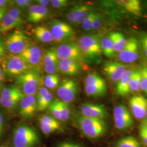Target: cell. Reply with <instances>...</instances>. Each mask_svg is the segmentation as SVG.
Listing matches in <instances>:
<instances>
[{"mask_svg": "<svg viewBox=\"0 0 147 147\" xmlns=\"http://www.w3.org/2000/svg\"><path fill=\"white\" fill-rule=\"evenodd\" d=\"M44 83L47 89H55L60 84V78L57 74H47L44 78Z\"/></svg>", "mask_w": 147, "mask_h": 147, "instance_id": "obj_33", "label": "cell"}, {"mask_svg": "<svg viewBox=\"0 0 147 147\" xmlns=\"http://www.w3.org/2000/svg\"><path fill=\"white\" fill-rule=\"evenodd\" d=\"M96 14V12H95L94 11H92L89 15L87 16V18L84 19V21L81 25L82 28L84 30L89 31V28L91 26V25H92L93 21L94 20Z\"/></svg>", "mask_w": 147, "mask_h": 147, "instance_id": "obj_37", "label": "cell"}, {"mask_svg": "<svg viewBox=\"0 0 147 147\" xmlns=\"http://www.w3.org/2000/svg\"><path fill=\"white\" fill-rule=\"evenodd\" d=\"M142 123L147 127V117L146 118H145L144 120H143Z\"/></svg>", "mask_w": 147, "mask_h": 147, "instance_id": "obj_51", "label": "cell"}, {"mask_svg": "<svg viewBox=\"0 0 147 147\" xmlns=\"http://www.w3.org/2000/svg\"><path fill=\"white\" fill-rule=\"evenodd\" d=\"M59 71L68 75H78L81 73L82 66L81 62L77 61L65 59L59 60L58 63Z\"/></svg>", "mask_w": 147, "mask_h": 147, "instance_id": "obj_22", "label": "cell"}, {"mask_svg": "<svg viewBox=\"0 0 147 147\" xmlns=\"http://www.w3.org/2000/svg\"><path fill=\"white\" fill-rule=\"evenodd\" d=\"M113 45L115 52L120 53L126 45L127 40L120 32H111L109 35Z\"/></svg>", "mask_w": 147, "mask_h": 147, "instance_id": "obj_27", "label": "cell"}, {"mask_svg": "<svg viewBox=\"0 0 147 147\" xmlns=\"http://www.w3.org/2000/svg\"><path fill=\"white\" fill-rule=\"evenodd\" d=\"M30 40L23 32L16 30L8 34L4 42L6 50L15 55L21 54L30 46Z\"/></svg>", "mask_w": 147, "mask_h": 147, "instance_id": "obj_5", "label": "cell"}, {"mask_svg": "<svg viewBox=\"0 0 147 147\" xmlns=\"http://www.w3.org/2000/svg\"><path fill=\"white\" fill-rule=\"evenodd\" d=\"M49 15V9L47 7H44L38 5H31L28 9L27 20V21L37 23L46 19Z\"/></svg>", "mask_w": 147, "mask_h": 147, "instance_id": "obj_21", "label": "cell"}, {"mask_svg": "<svg viewBox=\"0 0 147 147\" xmlns=\"http://www.w3.org/2000/svg\"><path fill=\"white\" fill-rule=\"evenodd\" d=\"M40 142V137L37 131L26 124L16 127L13 133L14 147H36Z\"/></svg>", "mask_w": 147, "mask_h": 147, "instance_id": "obj_3", "label": "cell"}, {"mask_svg": "<svg viewBox=\"0 0 147 147\" xmlns=\"http://www.w3.org/2000/svg\"><path fill=\"white\" fill-rule=\"evenodd\" d=\"M146 94H147V92H146Z\"/></svg>", "mask_w": 147, "mask_h": 147, "instance_id": "obj_53", "label": "cell"}, {"mask_svg": "<svg viewBox=\"0 0 147 147\" xmlns=\"http://www.w3.org/2000/svg\"><path fill=\"white\" fill-rule=\"evenodd\" d=\"M140 89L146 92L147 91V67H144L141 70Z\"/></svg>", "mask_w": 147, "mask_h": 147, "instance_id": "obj_39", "label": "cell"}, {"mask_svg": "<svg viewBox=\"0 0 147 147\" xmlns=\"http://www.w3.org/2000/svg\"><path fill=\"white\" fill-rule=\"evenodd\" d=\"M59 61V59L57 56L56 47L49 48L44 52L42 65L45 71L47 74L58 73Z\"/></svg>", "mask_w": 147, "mask_h": 147, "instance_id": "obj_16", "label": "cell"}, {"mask_svg": "<svg viewBox=\"0 0 147 147\" xmlns=\"http://www.w3.org/2000/svg\"><path fill=\"white\" fill-rule=\"evenodd\" d=\"M60 107L62 115V121H67L70 118L71 112L69 104L60 100Z\"/></svg>", "mask_w": 147, "mask_h": 147, "instance_id": "obj_36", "label": "cell"}, {"mask_svg": "<svg viewBox=\"0 0 147 147\" xmlns=\"http://www.w3.org/2000/svg\"><path fill=\"white\" fill-rule=\"evenodd\" d=\"M37 5H41L44 7H47L49 5L50 3V1L48 0H37L36 1Z\"/></svg>", "mask_w": 147, "mask_h": 147, "instance_id": "obj_47", "label": "cell"}, {"mask_svg": "<svg viewBox=\"0 0 147 147\" xmlns=\"http://www.w3.org/2000/svg\"><path fill=\"white\" fill-rule=\"evenodd\" d=\"M56 147H84L79 143L73 142H63L58 144Z\"/></svg>", "mask_w": 147, "mask_h": 147, "instance_id": "obj_43", "label": "cell"}, {"mask_svg": "<svg viewBox=\"0 0 147 147\" xmlns=\"http://www.w3.org/2000/svg\"><path fill=\"white\" fill-rule=\"evenodd\" d=\"M115 125L120 131H126L131 128L134 120L127 107L123 104L117 105L113 111Z\"/></svg>", "mask_w": 147, "mask_h": 147, "instance_id": "obj_7", "label": "cell"}, {"mask_svg": "<svg viewBox=\"0 0 147 147\" xmlns=\"http://www.w3.org/2000/svg\"><path fill=\"white\" fill-rule=\"evenodd\" d=\"M141 44L143 50L145 55L147 57V34L142 38Z\"/></svg>", "mask_w": 147, "mask_h": 147, "instance_id": "obj_45", "label": "cell"}, {"mask_svg": "<svg viewBox=\"0 0 147 147\" xmlns=\"http://www.w3.org/2000/svg\"><path fill=\"white\" fill-rule=\"evenodd\" d=\"M50 4L55 8H63L68 5L69 1L67 0H51Z\"/></svg>", "mask_w": 147, "mask_h": 147, "instance_id": "obj_42", "label": "cell"}, {"mask_svg": "<svg viewBox=\"0 0 147 147\" xmlns=\"http://www.w3.org/2000/svg\"><path fill=\"white\" fill-rule=\"evenodd\" d=\"M74 121L77 128L84 136L89 139H98L106 135L108 126L104 119L75 115Z\"/></svg>", "mask_w": 147, "mask_h": 147, "instance_id": "obj_1", "label": "cell"}, {"mask_svg": "<svg viewBox=\"0 0 147 147\" xmlns=\"http://www.w3.org/2000/svg\"><path fill=\"white\" fill-rule=\"evenodd\" d=\"M101 38L98 34L84 35L79 39L78 45L84 62L89 63H100L102 50Z\"/></svg>", "mask_w": 147, "mask_h": 147, "instance_id": "obj_2", "label": "cell"}, {"mask_svg": "<svg viewBox=\"0 0 147 147\" xmlns=\"http://www.w3.org/2000/svg\"><path fill=\"white\" fill-rule=\"evenodd\" d=\"M132 113L137 119L144 120L147 117V99L141 95L132 96L129 100Z\"/></svg>", "mask_w": 147, "mask_h": 147, "instance_id": "obj_15", "label": "cell"}, {"mask_svg": "<svg viewBox=\"0 0 147 147\" xmlns=\"http://www.w3.org/2000/svg\"><path fill=\"white\" fill-rule=\"evenodd\" d=\"M103 69L107 77L115 83H117L121 80L126 70L125 65L115 61L105 62Z\"/></svg>", "mask_w": 147, "mask_h": 147, "instance_id": "obj_19", "label": "cell"}, {"mask_svg": "<svg viewBox=\"0 0 147 147\" xmlns=\"http://www.w3.org/2000/svg\"><path fill=\"white\" fill-rule=\"evenodd\" d=\"M47 109L51 116L58 121H62V115L60 107V100L59 99H53Z\"/></svg>", "mask_w": 147, "mask_h": 147, "instance_id": "obj_32", "label": "cell"}, {"mask_svg": "<svg viewBox=\"0 0 147 147\" xmlns=\"http://www.w3.org/2000/svg\"><path fill=\"white\" fill-rule=\"evenodd\" d=\"M50 31L53 41L57 42L68 41L75 36V31L70 25L58 20H55L51 22Z\"/></svg>", "mask_w": 147, "mask_h": 147, "instance_id": "obj_8", "label": "cell"}, {"mask_svg": "<svg viewBox=\"0 0 147 147\" xmlns=\"http://www.w3.org/2000/svg\"><path fill=\"white\" fill-rule=\"evenodd\" d=\"M7 13L21 26L22 25L24 24V19L21 14V11L20 9L16 7H11L8 10Z\"/></svg>", "mask_w": 147, "mask_h": 147, "instance_id": "obj_34", "label": "cell"}, {"mask_svg": "<svg viewBox=\"0 0 147 147\" xmlns=\"http://www.w3.org/2000/svg\"><path fill=\"white\" fill-rule=\"evenodd\" d=\"M105 80L98 74L89 73L84 80V85H93L104 82Z\"/></svg>", "mask_w": 147, "mask_h": 147, "instance_id": "obj_35", "label": "cell"}, {"mask_svg": "<svg viewBox=\"0 0 147 147\" xmlns=\"http://www.w3.org/2000/svg\"><path fill=\"white\" fill-rule=\"evenodd\" d=\"M41 75L36 70L31 69L18 77L16 82L25 95H35L39 89Z\"/></svg>", "mask_w": 147, "mask_h": 147, "instance_id": "obj_4", "label": "cell"}, {"mask_svg": "<svg viewBox=\"0 0 147 147\" xmlns=\"http://www.w3.org/2000/svg\"><path fill=\"white\" fill-rule=\"evenodd\" d=\"M32 1L30 0H16L12 1V4L16 5V8H18L20 11H24L31 5Z\"/></svg>", "mask_w": 147, "mask_h": 147, "instance_id": "obj_38", "label": "cell"}, {"mask_svg": "<svg viewBox=\"0 0 147 147\" xmlns=\"http://www.w3.org/2000/svg\"><path fill=\"white\" fill-rule=\"evenodd\" d=\"M3 126H4L3 117L2 116V115L0 113V137L2 135V132L3 130Z\"/></svg>", "mask_w": 147, "mask_h": 147, "instance_id": "obj_49", "label": "cell"}, {"mask_svg": "<svg viewBox=\"0 0 147 147\" xmlns=\"http://www.w3.org/2000/svg\"><path fill=\"white\" fill-rule=\"evenodd\" d=\"M92 11V7L86 4L75 5L67 15L68 20L76 26L81 25L84 19Z\"/></svg>", "mask_w": 147, "mask_h": 147, "instance_id": "obj_14", "label": "cell"}, {"mask_svg": "<svg viewBox=\"0 0 147 147\" xmlns=\"http://www.w3.org/2000/svg\"><path fill=\"white\" fill-rule=\"evenodd\" d=\"M25 96L19 86L6 87L1 92L0 104L7 109H13Z\"/></svg>", "mask_w": 147, "mask_h": 147, "instance_id": "obj_6", "label": "cell"}, {"mask_svg": "<svg viewBox=\"0 0 147 147\" xmlns=\"http://www.w3.org/2000/svg\"><path fill=\"white\" fill-rule=\"evenodd\" d=\"M102 16L99 13H96V16L94 19V20L93 21L91 25V26L89 28V31L99 29L102 24Z\"/></svg>", "mask_w": 147, "mask_h": 147, "instance_id": "obj_40", "label": "cell"}, {"mask_svg": "<svg viewBox=\"0 0 147 147\" xmlns=\"http://www.w3.org/2000/svg\"><path fill=\"white\" fill-rule=\"evenodd\" d=\"M56 51L59 60L70 59L80 62H84L78 43L63 42L56 47Z\"/></svg>", "mask_w": 147, "mask_h": 147, "instance_id": "obj_9", "label": "cell"}, {"mask_svg": "<svg viewBox=\"0 0 147 147\" xmlns=\"http://www.w3.org/2000/svg\"><path fill=\"white\" fill-rule=\"evenodd\" d=\"M114 147H143L142 143L133 136L121 137L115 143Z\"/></svg>", "mask_w": 147, "mask_h": 147, "instance_id": "obj_28", "label": "cell"}, {"mask_svg": "<svg viewBox=\"0 0 147 147\" xmlns=\"http://www.w3.org/2000/svg\"><path fill=\"white\" fill-rule=\"evenodd\" d=\"M131 73L132 70L126 69L121 80L117 82L115 89L117 94L125 96L131 92L129 88V80Z\"/></svg>", "mask_w": 147, "mask_h": 147, "instance_id": "obj_23", "label": "cell"}, {"mask_svg": "<svg viewBox=\"0 0 147 147\" xmlns=\"http://www.w3.org/2000/svg\"><path fill=\"white\" fill-rule=\"evenodd\" d=\"M100 44L102 53L107 57L111 58L115 55V51L114 50L113 43L109 36L101 38Z\"/></svg>", "mask_w": 147, "mask_h": 147, "instance_id": "obj_30", "label": "cell"}, {"mask_svg": "<svg viewBox=\"0 0 147 147\" xmlns=\"http://www.w3.org/2000/svg\"><path fill=\"white\" fill-rule=\"evenodd\" d=\"M44 52L38 47L30 45L19 55L27 64L33 70H36L42 64Z\"/></svg>", "mask_w": 147, "mask_h": 147, "instance_id": "obj_12", "label": "cell"}, {"mask_svg": "<svg viewBox=\"0 0 147 147\" xmlns=\"http://www.w3.org/2000/svg\"><path fill=\"white\" fill-rule=\"evenodd\" d=\"M5 71L3 69L0 67V93H1V88H2V85L5 81Z\"/></svg>", "mask_w": 147, "mask_h": 147, "instance_id": "obj_46", "label": "cell"}, {"mask_svg": "<svg viewBox=\"0 0 147 147\" xmlns=\"http://www.w3.org/2000/svg\"><path fill=\"white\" fill-rule=\"evenodd\" d=\"M79 88L77 83L72 79L63 80L58 86L57 94L59 100L69 104L75 99L78 94Z\"/></svg>", "mask_w": 147, "mask_h": 147, "instance_id": "obj_10", "label": "cell"}, {"mask_svg": "<svg viewBox=\"0 0 147 147\" xmlns=\"http://www.w3.org/2000/svg\"><path fill=\"white\" fill-rule=\"evenodd\" d=\"M139 136L144 146L147 147V127L141 123L139 129Z\"/></svg>", "mask_w": 147, "mask_h": 147, "instance_id": "obj_41", "label": "cell"}, {"mask_svg": "<svg viewBox=\"0 0 147 147\" xmlns=\"http://www.w3.org/2000/svg\"><path fill=\"white\" fill-rule=\"evenodd\" d=\"M80 115L92 118L104 119L108 116V112L102 105L85 102L80 106Z\"/></svg>", "mask_w": 147, "mask_h": 147, "instance_id": "obj_17", "label": "cell"}, {"mask_svg": "<svg viewBox=\"0 0 147 147\" xmlns=\"http://www.w3.org/2000/svg\"><path fill=\"white\" fill-rule=\"evenodd\" d=\"M0 147H6V146H0Z\"/></svg>", "mask_w": 147, "mask_h": 147, "instance_id": "obj_52", "label": "cell"}, {"mask_svg": "<svg viewBox=\"0 0 147 147\" xmlns=\"http://www.w3.org/2000/svg\"><path fill=\"white\" fill-rule=\"evenodd\" d=\"M34 35L38 40L44 43H51L53 41L51 32L47 27L39 26L34 29Z\"/></svg>", "mask_w": 147, "mask_h": 147, "instance_id": "obj_25", "label": "cell"}, {"mask_svg": "<svg viewBox=\"0 0 147 147\" xmlns=\"http://www.w3.org/2000/svg\"><path fill=\"white\" fill-rule=\"evenodd\" d=\"M12 1H7V0H0V8H6V7L11 4Z\"/></svg>", "mask_w": 147, "mask_h": 147, "instance_id": "obj_48", "label": "cell"}, {"mask_svg": "<svg viewBox=\"0 0 147 147\" xmlns=\"http://www.w3.org/2000/svg\"><path fill=\"white\" fill-rule=\"evenodd\" d=\"M118 57L122 62L132 63L135 62L139 57L138 43L135 38L127 40L126 45L122 51L119 53Z\"/></svg>", "mask_w": 147, "mask_h": 147, "instance_id": "obj_13", "label": "cell"}, {"mask_svg": "<svg viewBox=\"0 0 147 147\" xmlns=\"http://www.w3.org/2000/svg\"><path fill=\"white\" fill-rule=\"evenodd\" d=\"M84 90L89 96L101 97L106 94L107 86L105 81L93 85H84Z\"/></svg>", "mask_w": 147, "mask_h": 147, "instance_id": "obj_24", "label": "cell"}, {"mask_svg": "<svg viewBox=\"0 0 147 147\" xmlns=\"http://www.w3.org/2000/svg\"><path fill=\"white\" fill-rule=\"evenodd\" d=\"M117 2L133 14L137 16L141 14V3L138 0H121L117 1Z\"/></svg>", "mask_w": 147, "mask_h": 147, "instance_id": "obj_26", "label": "cell"}, {"mask_svg": "<svg viewBox=\"0 0 147 147\" xmlns=\"http://www.w3.org/2000/svg\"><path fill=\"white\" fill-rule=\"evenodd\" d=\"M6 48L4 42L0 40V61L5 58L6 55Z\"/></svg>", "mask_w": 147, "mask_h": 147, "instance_id": "obj_44", "label": "cell"}, {"mask_svg": "<svg viewBox=\"0 0 147 147\" xmlns=\"http://www.w3.org/2000/svg\"><path fill=\"white\" fill-rule=\"evenodd\" d=\"M7 12V8H0V21H1L2 18Z\"/></svg>", "mask_w": 147, "mask_h": 147, "instance_id": "obj_50", "label": "cell"}, {"mask_svg": "<svg viewBox=\"0 0 147 147\" xmlns=\"http://www.w3.org/2000/svg\"><path fill=\"white\" fill-rule=\"evenodd\" d=\"M38 122L40 130L45 135H49L62 130L60 121L51 115L40 116L38 119Z\"/></svg>", "mask_w": 147, "mask_h": 147, "instance_id": "obj_20", "label": "cell"}, {"mask_svg": "<svg viewBox=\"0 0 147 147\" xmlns=\"http://www.w3.org/2000/svg\"><path fill=\"white\" fill-rule=\"evenodd\" d=\"M3 69L7 75L18 77L32 69L19 55H13L5 61Z\"/></svg>", "mask_w": 147, "mask_h": 147, "instance_id": "obj_11", "label": "cell"}, {"mask_svg": "<svg viewBox=\"0 0 147 147\" xmlns=\"http://www.w3.org/2000/svg\"><path fill=\"white\" fill-rule=\"evenodd\" d=\"M19 105V113L24 118H31L38 111L37 99L35 95H25Z\"/></svg>", "mask_w": 147, "mask_h": 147, "instance_id": "obj_18", "label": "cell"}, {"mask_svg": "<svg viewBox=\"0 0 147 147\" xmlns=\"http://www.w3.org/2000/svg\"><path fill=\"white\" fill-rule=\"evenodd\" d=\"M21 26L14 20H13L7 12L0 21V33H5L11 30L19 27Z\"/></svg>", "mask_w": 147, "mask_h": 147, "instance_id": "obj_29", "label": "cell"}, {"mask_svg": "<svg viewBox=\"0 0 147 147\" xmlns=\"http://www.w3.org/2000/svg\"><path fill=\"white\" fill-rule=\"evenodd\" d=\"M141 76V70L132 71L129 80V88L131 92H136L140 90Z\"/></svg>", "mask_w": 147, "mask_h": 147, "instance_id": "obj_31", "label": "cell"}]
</instances>
